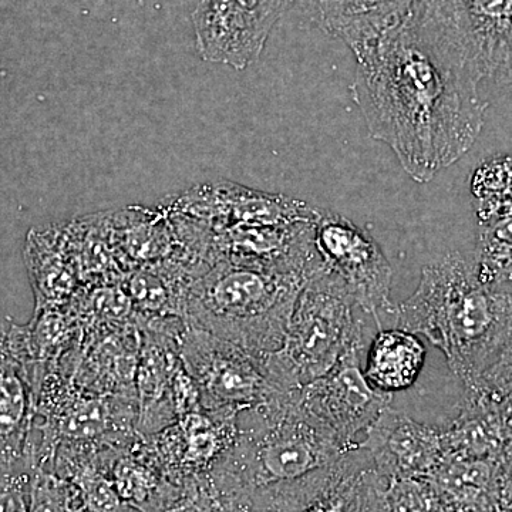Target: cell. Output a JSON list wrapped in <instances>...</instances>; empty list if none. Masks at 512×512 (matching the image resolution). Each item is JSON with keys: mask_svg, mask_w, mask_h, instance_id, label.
Instances as JSON below:
<instances>
[{"mask_svg": "<svg viewBox=\"0 0 512 512\" xmlns=\"http://www.w3.org/2000/svg\"><path fill=\"white\" fill-rule=\"evenodd\" d=\"M352 97L370 136L420 184L461 160L480 137L481 79L430 0L355 53Z\"/></svg>", "mask_w": 512, "mask_h": 512, "instance_id": "cell-1", "label": "cell"}, {"mask_svg": "<svg viewBox=\"0 0 512 512\" xmlns=\"http://www.w3.org/2000/svg\"><path fill=\"white\" fill-rule=\"evenodd\" d=\"M393 316L394 328L433 343L464 389H473L512 345V285L483 284L473 259L453 252L424 266Z\"/></svg>", "mask_w": 512, "mask_h": 512, "instance_id": "cell-2", "label": "cell"}, {"mask_svg": "<svg viewBox=\"0 0 512 512\" xmlns=\"http://www.w3.org/2000/svg\"><path fill=\"white\" fill-rule=\"evenodd\" d=\"M296 392L272 394L238 414L234 446L208 473L222 494L249 507L258 491L299 480L350 451L303 412Z\"/></svg>", "mask_w": 512, "mask_h": 512, "instance_id": "cell-3", "label": "cell"}, {"mask_svg": "<svg viewBox=\"0 0 512 512\" xmlns=\"http://www.w3.org/2000/svg\"><path fill=\"white\" fill-rule=\"evenodd\" d=\"M308 276L264 266L217 261L194 271L184 315L195 326L266 357L284 345L296 299Z\"/></svg>", "mask_w": 512, "mask_h": 512, "instance_id": "cell-4", "label": "cell"}, {"mask_svg": "<svg viewBox=\"0 0 512 512\" xmlns=\"http://www.w3.org/2000/svg\"><path fill=\"white\" fill-rule=\"evenodd\" d=\"M382 329L338 276L322 266L296 299L284 345L265 357L269 382L278 393L301 389L329 372L349 350L369 348Z\"/></svg>", "mask_w": 512, "mask_h": 512, "instance_id": "cell-5", "label": "cell"}, {"mask_svg": "<svg viewBox=\"0 0 512 512\" xmlns=\"http://www.w3.org/2000/svg\"><path fill=\"white\" fill-rule=\"evenodd\" d=\"M180 359L205 412L239 414L276 393L266 373L265 357L188 323L180 336Z\"/></svg>", "mask_w": 512, "mask_h": 512, "instance_id": "cell-6", "label": "cell"}, {"mask_svg": "<svg viewBox=\"0 0 512 512\" xmlns=\"http://www.w3.org/2000/svg\"><path fill=\"white\" fill-rule=\"evenodd\" d=\"M387 485L359 446L308 476L258 491L249 512H386Z\"/></svg>", "mask_w": 512, "mask_h": 512, "instance_id": "cell-7", "label": "cell"}, {"mask_svg": "<svg viewBox=\"0 0 512 512\" xmlns=\"http://www.w3.org/2000/svg\"><path fill=\"white\" fill-rule=\"evenodd\" d=\"M313 247L323 266L338 276L357 305L383 328L382 315H393V271L376 239L345 215L318 207Z\"/></svg>", "mask_w": 512, "mask_h": 512, "instance_id": "cell-8", "label": "cell"}, {"mask_svg": "<svg viewBox=\"0 0 512 512\" xmlns=\"http://www.w3.org/2000/svg\"><path fill=\"white\" fill-rule=\"evenodd\" d=\"M366 350H349L329 372L296 392L303 412L349 450L359 447L360 434L365 436L383 410L392 406V394L367 382Z\"/></svg>", "mask_w": 512, "mask_h": 512, "instance_id": "cell-9", "label": "cell"}, {"mask_svg": "<svg viewBox=\"0 0 512 512\" xmlns=\"http://www.w3.org/2000/svg\"><path fill=\"white\" fill-rule=\"evenodd\" d=\"M296 2L301 0H200L191 16L198 55L205 62L247 69Z\"/></svg>", "mask_w": 512, "mask_h": 512, "instance_id": "cell-10", "label": "cell"}, {"mask_svg": "<svg viewBox=\"0 0 512 512\" xmlns=\"http://www.w3.org/2000/svg\"><path fill=\"white\" fill-rule=\"evenodd\" d=\"M167 214L183 215L212 231L231 227H276L315 221L318 207L284 194L252 190L229 183L202 184L167 197L160 205Z\"/></svg>", "mask_w": 512, "mask_h": 512, "instance_id": "cell-11", "label": "cell"}, {"mask_svg": "<svg viewBox=\"0 0 512 512\" xmlns=\"http://www.w3.org/2000/svg\"><path fill=\"white\" fill-rule=\"evenodd\" d=\"M481 80L512 86V0H430Z\"/></svg>", "mask_w": 512, "mask_h": 512, "instance_id": "cell-12", "label": "cell"}, {"mask_svg": "<svg viewBox=\"0 0 512 512\" xmlns=\"http://www.w3.org/2000/svg\"><path fill=\"white\" fill-rule=\"evenodd\" d=\"M40 377L30 362L22 326H0V470L26 467L35 429Z\"/></svg>", "mask_w": 512, "mask_h": 512, "instance_id": "cell-13", "label": "cell"}, {"mask_svg": "<svg viewBox=\"0 0 512 512\" xmlns=\"http://www.w3.org/2000/svg\"><path fill=\"white\" fill-rule=\"evenodd\" d=\"M359 446L387 481L430 477L446 457L443 429L386 407L366 430Z\"/></svg>", "mask_w": 512, "mask_h": 512, "instance_id": "cell-14", "label": "cell"}, {"mask_svg": "<svg viewBox=\"0 0 512 512\" xmlns=\"http://www.w3.org/2000/svg\"><path fill=\"white\" fill-rule=\"evenodd\" d=\"M311 18L353 53L393 29L421 0H301Z\"/></svg>", "mask_w": 512, "mask_h": 512, "instance_id": "cell-15", "label": "cell"}, {"mask_svg": "<svg viewBox=\"0 0 512 512\" xmlns=\"http://www.w3.org/2000/svg\"><path fill=\"white\" fill-rule=\"evenodd\" d=\"M25 262L36 309L67 306L76 296L80 276L66 224L32 229L26 238Z\"/></svg>", "mask_w": 512, "mask_h": 512, "instance_id": "cell-16", "label": "cell"}, {"mask_svg": "<svg viewBox=\"0 0 512 512\" xmlns=\"http://www.w3.org/2000/svg\"><path fill=\"white\" fill-rule=\"evenodd\" d=\"M426 353L416 333L402 328L382 329L366 350L363 372L376 390L393 396L417 382Z\"/></svg>", "mask_w": 512, "mask_h": 512, "instance_id": "cell-17", "label": "cell"}, {"mask_svg": "<svg viewBox=\"0 0 512 512\" xmlns=\"http://www.w3.org/2000/svg\"><path fill=\"white\" fill-rule=\"evenodd\" d=\"M473 266L485 285H512V215L478 222Z\"/></svg>", "mask_w": 512, "mask_h": 512, "instance_id": "cell-18", "label": "cell"}, {"mask_svg": "<svg viewBox=\"0 0 512 512\" xmlns=\"http://www.w3.org/2000/svg\"><path fill=\"white\" fill-rule=\"evenodd\" d=\"M478 222L512 215V154L483 161L470 183Z\"/></svg>", "mask_w": 512, "mask_h": 512, "instance_id": "cell-19", "label": "cell"}, {"mask_svg": "<svg viewBox=\"0 0 512 512\" xmlns=\"http://www.w3.org/2000/svg\"><path fill=\"white\" fill-rule=\"evenodd\" d=\"M386 512H453L429 477L389 481Z\"/></svg>", "mask_w": 512, "mask_h": 512, "instance_id": "cell-20", "label": "cell"}, {"mask_svg": "<svg viewBox=\"0 0 512 512\" xmlns=\"http://www.w3.org/2000/svg\"><path fill=\"white\" fill-rule=\"evenodd\" d=\"M53 420L47 426L50 433L57 431V434L74 440L93 439L109 427V407L100 400L77 402L60 410Z\"/></svg>", "mask_w": 512, "mask_h": 512, "instance_id": "cell-21", "label": "cell"}, {"mask_svg": "<svg viewBox=\"0 0 512 512\" xmlns=\"http://www.w3.org/2000/svg\"><path fill=\"white\" fill-rule=\"evenodd\" d=\"M113 477L114 481H111V484L117 495L137 507L148 503L154 488L158 487L153 471L130 458H123L116 464Z\"/></svg>", "mask_w": 512, "mask_h": 512, "instance_id": "cell-22", "label": "cell"}, {"mask_svg": "<svg viewBox=\"0 0 512 512\" xmlns=\"http://www.w3.org/2000/svg\"><path fill=\"white\" fill-rule=\"evenodd\" d=\"M33 473L30 467L3 473L0 477V512H29Z\"/></svg>", "mask_w": 512, "mask_h": 512, "instance_id": "cell-23", "label": "cell"}, {"mask_svg": "<svg viewBox=\"0 0 512 512\" xmlns=\"http://www.w3.org/2000/svg\"><path fill=\"white\" fill-rule=\"evenodd\" d=\"M473 389L490 394L512 407V345Z\"/></svg>", "mask_w": 512, "mask_h": 512, "instance_id": "cell-24", "label": "cell"}, {"mask_svg": "<svg viewBox=\"0 0 512 512\" xmlns=\"http://www.w3.org/2000/svg\"><path fill=\"white\" fill-rule=\"evenodd\" d=\"M493 512H510V511H504V510H500V508H495V510Z\"/></svg>", "mask_w": 512, "mask_h": 512, "instance_id": "cell-25", "label": "cell"}, {"mask_svg": "<svg viewBox=\"0 0 512 512\" xmlns=\"http://www.w3.org/2000/svg\"><path fill=\"white\" fill-rule=\"evenodd\" d=\"M512 444V443H511Z\"/></svg>", "mask_w": 512, "mask_h": 512, "instance_id": "cell-26", "label": "cell"}]
</instances>
